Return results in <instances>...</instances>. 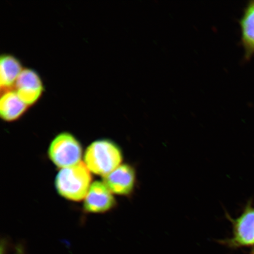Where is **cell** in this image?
I'll use <instances>...</instances> for the list:
<instances>
[{"instance_id": "cell-10", "label": "cell", "mask_w": 254, "mask_h": 254, "mask_svg": "<svg viewBox=\"0 0 254 254\" xmlns=\"http://www.w3.org/2000/svg\"><path fill=\"white\" fill-rule=\"evenodd\" d=\"M23 70V66L17 58L4 54L0 59V86L1 91L12 90L14 88L19 75Z\"/></svg>"}, {"instance_id": "cell-9", "label": "cell", "mask_w": 254, "mask_h": 254, "mask_svg": "<svg viewBox=\"0 0 254 254\" xmlns=\"http://www.w3.org/2000/svg\"><path fill=\"white\" fill-rule=\"evenodd\" d=\"M241 44L245 58L250 60L254 55V0L248 2L240 20Z\"/></svg>"}, {"instance_id": "cell-7", "label": "cell", "mask_w": 254, "mask_h": 254, "mask_svg": "<svg viewBox=\"0 0 254 254\" xmlns=\"http://www.w3.org/2000/svg\"><path fill=\"white\" fill-rule=\"evenodd\" d=\"M136 181V171L128 164H122L103 177V182L113 194L129 196L134 192Z\"/></svg>"}, {"instance_id": "cell-4", "label": "cell", "mask_w": 254, "mask_h": 254, "mask_svg": "<svg viewBox=\"0 0 254 254\" xmlns=\"http://www.w3.org/2000/svg\"><path fill=\"white\" fill-rule=\"evenodd\" d=\"M233 236L224 244L230 248L254 247V206L248 203L242 213L236 219L230 218Z\"/></svg>"}, {"instance_id": "cell-1", "label": "cell", "mask_w": 254, "mask_h": 254, "mask_svg": "<svg viewBox=\"0 0 254 254\" xmlns=\"http://www.w3.org/2000/svg\"><path fill=\"white\" fill-rule=\"evenodd\" d=\"M123 161L122 149L109 139L91 142L84 153V163L89 170L103 177L122 165Z\"/></svg>"}, {"instance_id": "cell-6", "label": "cell", "mask_w": 254, "mask_h": 254, "mask_svg": "<svg viewBox=\"0 0 254 254\" xmlns=\"http://www.w3.org/2000/svg\"><path fill=\"white\" fill-rule=\"evenodd\" d=\"M14 90L30 107L36 104L42 97L44 87L39 73L33 69L24 68L15 82Z\"/></svg>"}, {"instance_id": "cell-11", "label": "cell", "mask_w": 254, "mask_h": 254, "mask_svg": "<svg viewBox=\"0 0 254 254\" xmlns=\"http://www.w3.org/2000/svg\"><path fill=\"white\" fill-rule=\"evenodd\" d=\"M7 244L6 241H2L1 244V254H7Z\"/></svg>"}, {"instance_id": "cell-2", "label": "cell", "mask_w": 254, "mask_h": 254, "mask_svg": "<svg viewBox=\"0 0 254 254\" xmlns=\"http://www.w3.org/2000/svg\"><path fill=\"white\" fill-rule=\"evenodd\" d=\"M92 184L91 173L85 163L60 169L55 179L57 192L69 201L84 200Z\"/></svg>"}, {"instance_id": "cell-13", "label": "cell", "mask_w": 254, "mask_h": 254, "mask_svg": "<svg viewBox=\"0 0 254 254\" xmlns=\"http://www.w3.org/2000/svg\"><path fill=\"white\" fill-rule=\"evenodd\" d=\"M250 254H254V249L251 252Z\"/></svg>"}, {"instance_id": "cell-5", "label": "cell", "mask_w": 254, "mask_h": 254, "mask_svg": "<svg viewBox=\"0 0 254 254\" xmlns=\"http://www.w3.org/2000/svg\"><path fill=\"white\" fill-rule=\"evenodd\" d=\"M117 201L114 194L104 182L92 183L84 199L85 212L92 214H104L116 207Z\"/></svg>"}, {"instance_id": "cell-3", "label": "cell", "mask_w": 254, "mask_h": 254, "mask_svg": "<svg viewBox=\"0 0 254 254\" xmlns=\"http://www.w3.org/2000/svg\"><path fill=\"white\" fill-rule=\"evenodd\" d=\"M47 153L53 164L63 169L81 163L82 147L71 133L63 132L53 139Z\"/></svg>"}, {"instance_id": "cell-8", "label": "cell", "mask_w": 254, "mask_h": 254, "mask_svg": "<svg viewBox=\"0 0 254 254\" xmlns=\"http://www.w3.org/2000/svg\"><path fill=\"white\" fill-rule=\"evenodd\" d=\"M29 107L14 90L4 91L0 100V116L5 122L17 121L24 116Z\"/></svg>"}, {"instance_id": "cell-12", "label": "cell", "mask_w": 254, "mask_h": 254, "mask_svg": "<svg viewBox=\"0 0 254 254\" xmlns=\"http://www.w3.org/2000/svg\"><path fill=\"white\" fill-rule=\"evenodd\" d=\"M14 254H25L23 246L18 245L16 247Z\"/></svg>"}]
</instances>
